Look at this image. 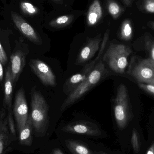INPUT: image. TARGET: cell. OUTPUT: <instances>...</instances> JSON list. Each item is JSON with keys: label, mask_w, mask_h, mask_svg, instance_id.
<instances>
[{"label": "cell", "mask_w": 154, "mask_h": 154, "mask_svg": "<svg viewBox=\"0 0 154 154\" xmlns=\"http://www.w3.org/2000/svg\"><path fill=\"white\" fill-rule=\"evenodd\" d=\"M31 114L30 115L32 127L37 136L44 134L48 127L49 107L40 91L33 88L31 93Z\"/></svg>", "instance_id": "1"}, {"label": "cell", "mask_w": 154, "mask_h": 154, "mask_svg": "<svg viewBox=\"0 0 154 154\" xmlns=\"http://www.w3.org/2000/svg\"><path fill=\"white\" fill-rule=\"evenodd\" d=\"M107 74V71L105 67V64L100 59L87 79L65 100L60 107V110L65 111L72 106L82 97L91 89L97 85Z\"/></svg>", "instance_id": "2"}, {"label": "cell", "mask_w": 154, "mask_h": 154, "mask_svg": "<svg viewBox=\"0 0 154 154\" xmlns=\"http://www.w3.org/2000/svg\"><path fill=\"white\" fill-rule=\"evenodd\" d=\"M131 52L130 48L126 45L111 43L103 55V60L113 71L118 74H124Z\"/></svg>", "instance_id": "3"}, {"label": "cell", "mask_w": 154, "mask_h": 154, "mask_svg": "<svg viewBox=\"0 0 154 154\" xmlns=\"http://www.w3.org/2000/svg\"><path fill=\"white\" fill-rule=\"evenodd\" d=\"M109 30L108 29L104 34L99 51L96 58L87 64L85 67H83L79 72L73 75L66 82L63 86V91L65 94L68 96L70 95L82 82L87 79L93 70L96 64L99 61L104 54V51L109 38Z\"/></svg>", "instance_id": "4"}, {"label": "cell", "mask_w": 154, "mask_h": 154, "mask_svg": "<svg viewBox=\"0 0 154 154\" xmlns=\"http://www.w3.org/2000/svg\"><path fill=\"white\" fill-rule=\"evenodd\" d=\"M129 101L127 88L124 84L118 88L114 101V114L118 126L120 128L125 127L129 116Z\"/></svg>", "instance_id": "5"}, {"label": "cell", "mask_w": 154, "mask_h": 154, "mask_svg": "<svg viewBox=\"0 0 154 154\" xmlns=\"http://www.w3.org/2000/svg\"><path fill=\"white\" fill-rule=\"evenodd\" d=\"M13 111L19 132L25 126L29 116L25 92L23 88L16 92Z\"/></svg>", "instance_id": "6"}, {"label": "cell", "mask_w": 154, "mask_h": 154, "mask_svg": "<svg viewBox=\"0 0 154 154\" xmlns=\"http://www.w3.org/2000/svg\"><path fill=\"white\" fill-rule=\"evenodd\" d=\"M29 65L32 72L38 77L45 86L55 87L57 85V79L49 66L39 59L30 60Z\"/></svg>", "instance_id": "7"}, {"label": "cell", "mask_w": 154, "mask_h": 154, "mask_svg": "<svg viewBox=\"0 0 154 154\" xmlns=\"http://www.w3.org/2000/svg\"><path fill=\"white\" fill-rule=\"evenodd\" d=\"M130 75L141 83L154 85V62L151 59L143 60L134 67Z\"/></svg>", "instance_id": "8"}, {"label": "cell", "mask_w": 154, "mask_h": 154, "mask_svg": "<svg viewBox=\"0 0 154 154\" xmlns=\"http://www.w3.org/2000/svg\"><path fill=\"white\" fill-rule=\"evenodd\" d=\"M102 41L101 34H99L93 38H87L85 45L78 55L75 65L80 66L90 60L100 48Z\"/></svg>", "instance_id": "9"}, {"label": "cell", "mask_w": 154, "mask_h": 154, "mask_svg": "<svg viewBox=\"0 0 154 154\" xmlns=\"http://www.w3.org/2000/svg\"><path fill=\"white\" fill-rule=\"evenodd\" d=\"M62 130L66 133L86 135L91 136H99L101 131L97 125L87 121H77L64 126Z\"/></svg>", "instance_id": "10"}, {"label": "cell", "mask_w": 154, "mask_h": 154, "mask_svg": "<svg viewBox=\"0 0 154 154\" xmlns=\"http://www.w3.org/2000/svg\"><path fill=\"white\" fill-rule=\"evenodd\" d=\"M11 17L14 23L25 38L36 45L42 44L40 37L23 17L14 12H12Z\"/></svg>", "instance_id": "11"}, {"label": "cell", "mask_w": 154, "mask_h": 154, "mask_svg": "<svg viewBox=\"0 0 154 154\" xmlns=\"http://www.w3.org/2000/svg\"><path fill=\"white\" fill-rule=\"evenodd\" d=\"M27 54L21 49H16L10 58L11 73L14 84L16 83L26 64Z\"/></svg>", "instance_id": "12"}, {"label": "cell", "mask_w": 154, "mask_h": 154, "mask_svg": "<svg viewBox=\"0 0 154 154\" xmlns=\"http://www.w3.org/2000/svg\"><path fill=\"white\" fill-rule=\"evenodd\" d=\"M13 81L12 78L10 65L8 66L5 71V76L4 81V92L3 106V109L8 111V114L12 113V105L13 89Z\"/></svg>", "instance_id": "13"}, {"label": "cell", "mask_w": 154, "mask_h": 154, "mask_svg": "<svg viewBox=\"0 0 154 154\" xmlns=\"http://www.w3.org/2000/svg\"><path fill=\"white\" fill-rule=\"evenodd\" d=\"M3 109L0 112V154H3L4 151L8 146L10 142V130L8 127L7 116Z\"/></svg>", "instance_id": "14"}, {"label": "cell", "mask_w": 154, "mask_h": 154, "mask_svg": "<svg viewBox=\"0 0 154 154\" xmlns=\"http://www.w3.org/2000/svg\"><path fill=\"white\" fill-rule=\"evenodd\" d=\"M103 15L102 9L99 0H94L91 5L87 16V24L89 26L96 25Z\"/></svg>", "instance_id": "15"}, {"label": "cell", "mask_w": 154, "mask_h": 154, "mask_svg": "<svg viewBox=\"0 0 154 154\" xmlns=\"http://www.w3.org/2000/svg\"><path fill=\"white\" fill-rule=\"evenodd\" d=\"M32 122L29 115L25 126L19 131V140L21 145L26 146L31 145L32 143Z\"/></svg>", "instance_id": "16"}, {"label": "cell", "mask_w": 154, "mask_h": 154, "mask_svg": "<svg viewBox=\"0 0 154 154\" xmlns=\"http://www.w3.org/2000/svg\"><path fill=\"white\" fill-rule=\"evenodd\" d=\"M66 145L73 154H94L84 144L74 140H66Z\"/></svg>", "instance_id": "17"}, {"label": "cell", "mask_w": 154, "mask_h": 154, "mask_svg": "<svg viewBox=\"0 0 154 154\" xmlns=\"http://www.w3.org/2000/svg\"><path fill=\"white\" fill-rule=\"evenodd\" d=\"M74 16L73 15H64L59 16L51 20L49 24L52 28L60 29L68 26L73 22Z\"/></svg>", "instance_id": "18"}, {"label": "cell", "mask_w": 154, "mask_h": 154, "mask_svg": "<svg viewBox=\"0 0 154 154\" xmlns=\"http://www.w3.org/2000/svg\"><path fill=\"white\" fill-rule=\"evenodd\" d=\"M133 29L130 20H126L123 21L120 29V37L123 40H130L133 36Z\"/></svg>", "instance_id": "19"}, {"label": "cell", "mask_w": 154, "mask_h": 154, "mask_svg": "<svg viewBox=\"0 0 154 154\" xmlns=\"http://www.w3.org/2000/svg\"><path fill=\"white\" fill-rule=\"evenodd\" d=\"M107 9L113 19H117L122 14L124 10L114 0H107Z\"/></svg>", "instance_id": "20"}, {"label": "cell", "mask_w": 154, "mask_h": 154, "mask_svg": "<svg viewBox=\"0 0 154 154\" xmlns=\"http://www.w3.org/2000/svg\"><path fill=\"white\" fill-rule=\"evenodd\" d=\"M21 9L25 14L29 15H34L38 13V8L28 2H22L21 3Z\"/></svg>", "instance_id": "21"}, {"label": "cell", "mask_w": 154, "mask_h": 154, "mask_svg": "<svg viewBox=\"0 0 154 154\" xmlns=\"http://www.w3.org/2000/svg\"><path fill=\"white\" fill-rule=\"evenodd\" d=\"M142 7L144 11L154 14V0H142Z\"/></svg>", "instance_id": "22"}, {"label": "cell", "mask_w": 154, "mask_h": 154, "mask_svg": "<svg viewBox=\"0 0 154 154\" xmlns=\"http://www.w3.org/2000/svg\"><path fill=\"white\" fill-rule=\"evenodd\" d=\"M139 86L141 89L154 96V85L139 82Z\"/></svg>", "instance_id": "23"}, {"label": "cell", "mask_w": 154, "mask_h": 154, "mask_svg": "<svg viewBox=\"0 0 154 154\" xmlns=\"http://www.w3.org/2000/svg\"><path fill=\"white\" fill-rule=\"evenodd\" d=\"M0 60L4 66H5L8 62L7 55L5 51L4 48L0 43Z\"/></svg>", "instance_id": "24"}, {"label": "cell", "mask_w": 154, "mask_h": 154, "mask_svg": "<svg viewBox=\"0 0 154 154\" xmlns=\"http://www.w3.org/2000/svg\"><path fill=\"white\" fill-rule=\"evenodd\" d=\"M132 139L134 149L136 151H137L138 149V140H137V134L135 131L133 132Z\"/></svg>", "instance_id": "25"}, {"label": "cell", "mask_w": 154, "mask_h": 154, "mask_svg": "<svg viewBox=\"0 0 154 154\" xmlns=\"http://www.w3.org/2000/svg\"><path fill=\"white\" fill-rule=\"evenodd\" d=\"M3 64L0 60V82H2L3 79Z\"/></svg>", "instance_id": "26"}, {"label": "cell", "mask_w": 154, "mask_h": 154, "mask_svg": "<svg viewBox=\"0 0 154 154\" xmlns=\"http://www.w3.org/2000/svg\"><path fill=\"white\" fill-rule=\"evenodd\" d=\"M151 59L154 62V42L152 44L151 49Z\"/></svg>", "instance_id": "27"}, {"label": "cell", "mask_w": 154, "mask_h": 154, "mask_svg": "<svg viewBox=\"0 0 154 154\" xmlns=\"http://www.w3.org/2000/svg\"><path fill=\"white\" fill-rule=\"evenodd\" d=\"M51 154H64L60 149L56 148L52 151Z\"/></svg>", "instance_id": "28"}, {"label": "cell", "mask_w": 154, "mask_h": 154, "mask_svg": "<svg viewBox=\"0 0 154 154\" xmlns=\"http://www.w3.org/2000/svg\"><path fill=\"white\" fill-rule=\"evenodd\" d=\"M146 154H154V144L152 145L151 148L148 150Z\"/></svg>", "instance_id": "29"}, {"label": "cell", "mask_w": 154, "mask_h": 154, "mask_svg": "<svg viewBox=\"0 0 154 154\" xmlns=\"http://www.w3.org/2000/svg\"><path fill=\"white\" fill-rule=\"evenodd\" d=\"M125 4L128 6H130L132 3V0H123Z\"/></svg>", "instance_id": "30"}, {"label": "cell", "mask_w": 154, "mask_h": 154, "mask_svg": "<svg viewBox=\"0 0 154 154\" xmlns=\"http://www.w3.org/2000/svg\"><path fill=\"white\" fill-rule=\"evenodd\" d=\"M51 1H53L57 3L60 4H63V0H51Z\"/></svg>", "instance_id": "31"}, {"label": "cell", "mask_w": 154, "mask_h": 154, "mask_svg": "<svg viewBox=\"0 0 154 154\" xmlns=\"http://www.w3.org/2000/svg\"><path fill=\"white\" fill-rule=\"evenodd\" d=\"M149 26H150L151 28H152V29H153L154 30V22H153L150 23V24H149Z\"/></svg>", "instance_id": "32"}, {"label": "cell", "mask_w": 154, "mask_h": 154, "mask_svg": "<svg viewBox=\"0 0 154 154\" xmlns=\"http://www.w3.org/2000/svg\"><path fill=\"white\" fill-rule=\"evenodd\" d=\"M98 154H107L106 153L104 152H99L98 153Z\"/></svg>", "instance_id": "33"}]
</instances>
